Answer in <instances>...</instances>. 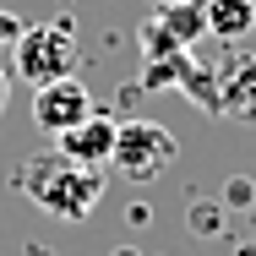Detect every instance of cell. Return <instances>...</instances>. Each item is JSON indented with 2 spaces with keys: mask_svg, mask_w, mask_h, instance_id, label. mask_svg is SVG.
<instances>
[{
  "mask_svg": "<svg viewBox=\"0 0 256 256\" xmlns=\"http://www.w3.org/2000/svg\"><path fill=\"white\" fill-rule=\"evenodd\" d=\"M180 93H186L191 104H196L202 114H218V71L196 60V66L186 71V82H180Z\"/></svg>",
  "mask_w": 256,
  "mask_h": 256,
  "instance_id": "cell-10",
  "label": "cell"
},
{
  "mask_svg": "<svg viewBox=\"0 0 256 256\" xmlns=\"http://www.w3.org/2000/svg\"><path fill=\"white\" fill-rule=\"evenodd\" d=\"M136 38H142V60L196 50V44L207 38V11H202V0H158L153 16L136 28Z\"/></svg>",
  "mask_w": 256,
  "mask_h": 256,
  "instance_id": "cell-4",
  "label": "cell"
},
{
  "mask_svg": "<svg viewBox=\"0 0 256 256\" xmlns=\"http://www.w3.org/2000/svg\"><path fill=\"white\" fill-rule=\"evenodd\" d=\"M104 186H109L104 169H88V164H76V158H66V153H38V158H28L16 169V191L38 212L60 218V224L93 218V207L104 202Z\"/></svg>",
  "mask_w": 256,
  "mask_h": 256,
  "instance_id": "cell-1",
  "label": "cell"
},
{
  "mask_svg": "<svg viewBox=\"0 0 256 256\" xmlns=\"http://www.w3.org/2000/svg\"><path fill=\"white\" fill-rule=\"evenodd\" d=\"M202 11H207V38L240 44L256 33V0H202Z\"/></svg>",
  "mask_w": 256,
  "mask_h": 256,
  "instance_id": "cell-8",
  "label": "cell"
},
{
  "mask_svg": "<svg viewBox=\"0 0 256 256\" xmlns=\"http://www.w3.org/2000/svg\"><path fill=\"white\" fill-rule=\"evenodd\" d=\"M98 104L88 93L82 76H60V82H38L33 88V126L50 131V136H66L71 126H82Z\"/></svg>",
  "mask_w": 256,
  "mask_h": 256,
  "instance_id": "cell-5",
  "label": "cell"
},
{
  "mask_svg": "<svg viewBox=\"0 0 256 256\" xmlns=\"http://www.w3.org/2000/svg\"><path fill=\"white\" fill-rule=\"evenodd\" d=\"M114 136H120V120L104 114V109H93L82 126H71L66 136H54V153L76 158V164H88V169H109V158H114Z\"/></svg>",
  "mask_w": 256,
  "mask_h": 256,
  "instance_id": "cell-6",
  "label": "cell"
},
{
  "mask_svg": "<svg viewBox=\"0 0 256 256\" xmlns=\"http://www.w3.org/2000/svg\"><path fill=\"white\" fill-rule=\"evenodd\" d=\"M218 114L229 120H256V54L234 50L218 71Z\"/></svg>",
  "mask_w": 256,
  "mask_h": 256,
  "instance_id": "cell-7",
  "label": "cell"
},
{
  "mask_svg": "<svg viewBox=\"0 0 256 256\" xmlns=\"http://www.w3.org/2000/svg\"><path fill=\"white\" fill-rule=\"evenodd\" d=\"M174 158H180V142H174L169 126H158V120H120L114 158H109L114 174H126L131 186H153V180H164V169Z\"/></svg>",
  "mask_w": 256,
  "mask_h": 256,
  "instance_id": "cell-3",
  "label": "cell"
},
{
  "mask_svg": "<svg viewBox=\"0 0 256 256\" xmlns=\"http://www.w3.org/2000/svg\"><path fill=\"white\" fill-rule=\"evenodd\" d=\"M196 66V50H180V54H158V60H142V93H180L186 71Z\"/></svg>",
  "mask_w": 256,
  "mask_h": 256,
  "instance_id": "cell-9",
  "label": "cell"
},
{
  "mask_svg": "<svg viewBox=\"0 0 256 256\" xmlns=\"http://www.w3.org/2000/svg\"><path fill=\"white\" fill-rule=\"evenodd\" d=\"M22 28H28V22H22L16 11H6V6H0V50H11V44L22 38Z\"/></svg>",
  "mask_w": 256,
  "mask_h": 256,
  "instance_id": "cell-11",
  "label": "cell"
},
{
  "mask_svg": "<svg viewBox=\"0 0 256 256\" xmlns=\"http://www.w3.org/2000/svg\"><path fill=\"white\" fill-rule=\"evenodd\" d=\"M6 98H11V82H6V71H0V109H6Z\"/></svg>",
  "mask_w": 256,
  "mask_h": 256,
  "instance_id": "cell-12",
  "label": "cell"
},
{
  "mask_svg": "<svg viewBox=\"0 0 256 256\" xmlns=\"http://www.w3.org/2000/svg\"><path fill=\"white\" fill-rule=\"evenodd\" d=\"M11 66H16V82H60V76H76V28L66 16L54 22H28L22 38L11 44Z\"/></svg>",
  "mask_w": 256,
  "mask_h": 256,
  "instance_id": "cell-2",
  "label": "cell"
}]
</instances>
